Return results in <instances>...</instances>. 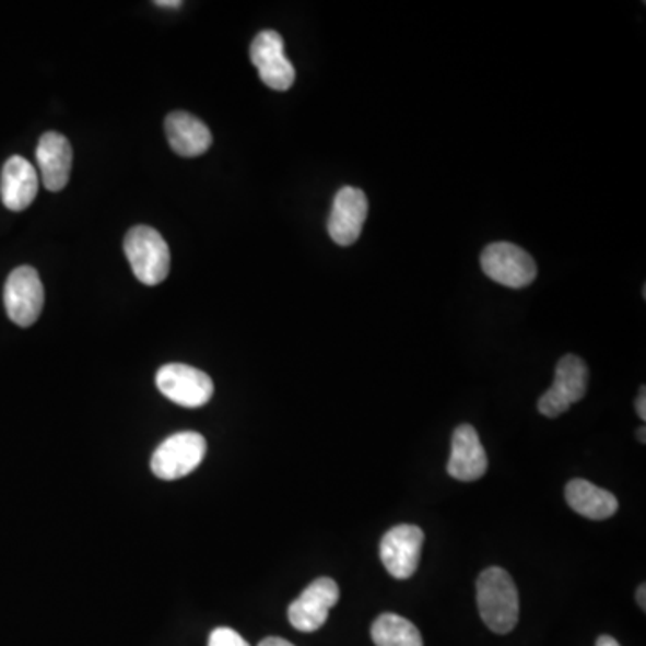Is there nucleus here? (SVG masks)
I'll return each mask as SVG.
<instances>
[{
  "label": "nucleus",
  "mask_w": 646,
  "mask_h": 646,
  "mask_svg": "<svg viewBox=\"0 0 646 646\" xmlns=\"http://www.w3.org/2000/svg\"><path fill=\"white\" fill-rule=\"evenodd\" d=\"M646 586L645 584H642V586H639V589H637L636 592V600H637V606L642 607L643 611H645L646 609Z\"/></svg>",
  "instance_id": "21"
},
{
  "label": "nucleus",
  "mask_w": 646,
  "mask_h": 646,
  "mask_svg": "<svg viewBox=\"0 0 646 646\" xmlns=\"http://www.w3.org/2000/svg\"><path fill=\"white\" fill-rule=\"evenodd\" d=\"M209 646H250L246 642L245 637L240 636L239 632L226 629V626H220L212 631L211 637H209Z\"/></svg>",
  "instance_id": "18"
},
{
  "label": "nucleus",
  "mask_w": 646,
  "mask_h": 646,
  "mask_svg": "<svg viewBox=\"0 0 646 646\" xmlns=\"http://www.w3.org/2000/svg\"><path fill=\"white\" fill-rule=\"evenodd\" d=\"M340 600V587L329 576H321L304 589L287 609V618L296 631L315 632L326 625L329 611Z\"/></svg>",
  "instance_id": "10"
},
{
  "label": "nucleus",
  "mask_w": 646,
  "mask_h": 646,
  "mask_svg": "<svg viewBox=\"0 0 646 646\" xmlns=\"http://www.w3.org/2000/svg\"><path fill=\"white\" fill-rule=\"evenodd\" d=\"M46 302L40 275L31 266L11 271L4 286V306L10 320L19 327H31L40 318Z\"/></svg>",
  "instance_id": "7"
},
{
  "label": "nucleus",
  "mask_w": 646,
  "mask_h": 646,
  "mask_svg": "<svg viewBox=\"0 0 646 646\" xmlns=\"http://www.w3.org/2000/svg\"><path fill=\"white\" fill-rule=\"evenodd\" d=\"M645 433H646L645 426H643L642 430L637 431V438H639V442H642V444H645V442H646Z\"/></svg>",
  "instance_id": "24"
},
{
  "label": "nucleus",
  "mask_w": 646,
  "mask_h": 646,
  "mask_svg": "<svg viewBox=\"0 0 646 646\" xmlns=\"http://www.w3.org/2000/svg\"><path fill=\"white\" fill-rule=\"evenodd\" d=\"M155 4L161 5V8H173L175 10V8H180L181 2L180 0H158Z\"/></svg>",
  "instance_id": "23"
},
{
  "label": "nucleus",
  "mask_w": 646,
  "mask_h": 646,
  "mask_svg": "<svg viewBox=\"0 0 646 646\" xmlns=\"http://www.w3.org/2000/svg\"><path fill=\"white\" fill-rule=\"evenodd\" d=\"M424 547V531L415 525H399L386 531L381 539V561L386 572L397 580L415 575Z\"/></svg>",
  "instance_id": "9"
},
{
  "label": "nucleus",
  "mask_w": 646,
  "mask_h": 646,
  "mask_svg": "<svg viewBox=\"0 0 646 646\" xmlns=\"http://www.w3.org/2000/svg\"><path fill=\"white\" fill-rule=\"evenodd\" d=\"M38 173L24 156L8 158L0 175V198L5 209L22 212L35 201L38 195Z\"/></svg>",
  "instance_id": "14"
},
{
  "label": "nucleus",
  "mask_w": 646,
  "mask_h": 646,
  "mask_svg": "<svg viewBox=\"0 0 646 646\" xmlns=\"http://www.w3.org/2000/svg\"><path fill=\"white\" fill-rule=\"evenodd\" d=\"M480 616L496 634H508L519 622V591L503 567H489L478 576Z\"/></svg>",
  "instance_id": "1"
},
{
  "label": "nucleus",
  "mask_w": 646,
  "mask_h": 646,
  "mask_svg": "<svg viewBox=\"0 0 646 646\" xmlns=\"http://www.w3.org/2000/svg\"><path fill=\"white\" fill-rule=\"evenodd\" d=\"M259 646H295L293 643L282 639V637H266L259 643Z\"/></svg>",
  "instance_id": "20"
},
{
  "label": "nucleus",
  "mask_w": 646,
  "mask_h": 646,
  "mask_svg": "<svg viewBox=\"0 0 646 646\" xmlns=\"http://www.w3.org/2000/svg\"><path fill=\"white\" fill-rule=\"evenodd\" d=\"M636 411H637V415L642 416V421H646V390H645V386H643L642 391H639V396H637Z\"/></svg>",
  "instance_id": "19"
},
{
  "label": "nucleus",
  "mask_w": 646,
  "mask_h": 646,
  "mask_svg": "<svg viewBox=\"0 0 646 646\" xmlns=\"http://www.w3.org/2000/svg\"><path fill=\"white\" fill-rule=\"evenodd\" d=\"M156 388L169 401L189 410L205 407L214 396V383L211 377L195 366L181 363L162 366L161 371L156 372Z\"/></svg>",
  "instance_id": "5"
},
{
  "label": "nucleus",
  "mask_w": 646,
  "mask_h": 646,
  "mask_svg": "<svg viewBox=\"0 0 646 646\" xmlns=\"http://www.w3.org/2000/svg\"><path fill=\"white\" fill-rule=\"evenodd\" d=\"M566 502L576 514L592 521H603L618 512V500L612 492L578 478L567 483Z\"/></svg>",
  "instance_id": "16"
},
{
  "label": "nucleus",
  "mask_w": 646,
  "mask_h": 646,
  "mask_svg": "<svg viewBox=\"0 0 646 646\" xmlns=\"http://www.w3.org/2000/svg\"><path fill=\"white\" fill-rule=\"evenodd\" d=\"M481 270L502 286H530L536 281L537 265L528 251L512 243H492L480 257Z\"/></svg>",
  "instance_id": "6"
},
{
  "label": "nucleus",
  "mask_w": 646,
  "mask_h": 646,
  "mask_svg": "<svg viewBox=\"0 0 646 646\" xmlns=\"http://www.w3.org/2000/svg\"><path fill=\"white\" fill-rule=\"evenodd\" d=\"M166 136L176 155L200 156L212 145V133L205 122L187 111H171L166 117Z\"/></svg>",
  "instance_id": "15"
},
{
  "label": "nucleus",
  "mask_w": 646,
  "mask_h": 646,
  "mask_svg": "<svg viewBox=\"0 0 646 646\" xmlns=\"http://www.w3.org/2000/svg\"><path fill=\"white\" fill-rule=\"evenodd\" d=\"M125 254L131 271L145 286H156L169 275V246L151 226L137 225L126 234Z\"/></svg>",
  "instance_id": "2"
},
{
  "label": "nucleus",
  "mask_w": 646,
  "mask_h": 646,
  "mask_svg": "<svg viewBox=\"0 0 646 646\" xmlns=\"http://www.w3.org/2000/svg\"><path fill=\"white\" fill-rule=\"evenodd\" d=\"M371 634L376 646H424L419 629L407 618L391 612L377 618Z\"/></svg>",
  "instance_id": "17"
},
{
  "label": "nucleus",
  "mask_w": 646,
  "mask_h": 646,
  "mask_svg": "<svg viewBox=\"0 0 646 646\" xmlns=\"http://www.w3.org/2000/svg\"><path fill=\"white\" fill-rule=\"evenodd\" d=\"M250 60L261 81L273 91H290L295 83V67L286 58L284 40L277 31H262L250 46Z\"/></svg>",
  "instance_id": "8"
},
{
  "label": "nucleus",
  "mask_w": 646,
  "mask_h": 646,
  "mask_svg": "<svg viewBox=\"0 0 646 646\" xmlns=\"http://www.w3.org/2000/svg\"><path fill=\"white\" fill-rule=\"evenodd\" d=\"M489 460L480 435L471 424H461L453 433L451 456L447 461L449 477L458 481H477L485 477Z\"/></svg>",
  "instance_id": "12"
},
{
  "label": "nucleus",
  "mask_w": 646,
  "mask_h": 646,
  "mask_svg": "<svg viewBox=\"0 0 646 646\" xmlns=\"http://www.w3.org/2000/svg\"><path fill=\"white\" fill-rule=\"evenodd\" d=\"M205 455V438L195 431H181L156 447L151 458V471L164 481L180 480L196 471Z\"/></svg>",
  "instance_id": "3"
},
{
  "label": "nucleus",
  "mask_w": 646,
  "mask_h": 646,
  "mask_svg": "<svg viewBox=\"0 0 646 646\" xmlns=\"http://www.w3.org/2000/svg\"><path fill=\"white\" fill-rule=\"evenodd\" d=\"M36 162L47 191L66 189L72 171V145L67 137L56 131L44 133L36 148Z\"/></svg>",
  "instance_id": "13"
},
{
  "label": "nucleus",
  "mask_w": 646,
  "mask_h": 646,
  "mask_svg": "<svg viewBox=\"0 0 646 646\" xmlns=\"http://www.w3.org/2000/svg\"><path fill=\"white\" fill-rule=\"evenodd\" d=\"M597 646H622L620 643L611 636L598 637Z\"/></svg>",
  "instance_id": "22"
},
{
  "label": "nucleus",
  "mask_w": 646,
  "mask_h": 646,
  "mask_svg": "<svg viewBox=\"0 0 646 646\" xmlns=\"http://www.w3.org/2000/svg\"><path fill=\"white\" fill-rule=\"evenodd\" d=\"M368 215V200L356 187H343L336 192L332 211L327 223L329 236L336 245L351 246L360 239Z\"/></svg>",
  "instance_id": "11"
},
{
  "label": "nucleus",
  "mask_w": 646,
  "mask_h": 646,
  "mask_svg": "<svg viewBox=\"0 0 646 646\" xmlns=\"http://www.w3.org/2000/svg\"><path fill=\"white\" fill-rule=\"evenodd\" d=\"M589 371L586 361L575 354H567L556 365L555 381L550 390L542 394L537 408L548 419L566 413L575 402L582 401L587 391Z\"/></svg>",
  "instance_id": "4"
}]
</instances>
